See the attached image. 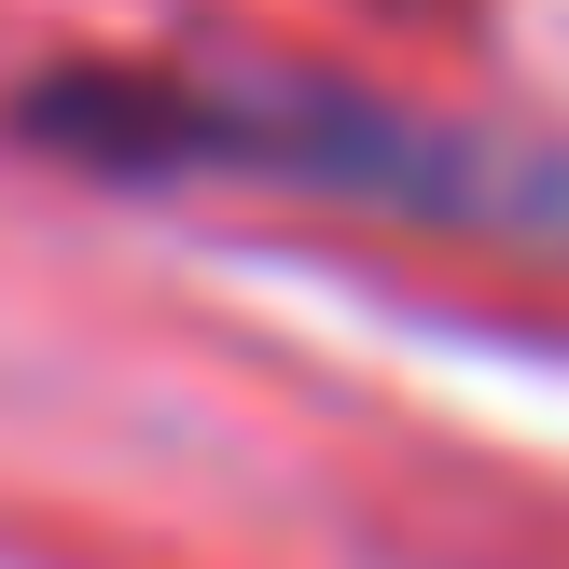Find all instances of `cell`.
Instances as JSON below:
<instances>
[{"mask_svg":"<svg viewBox=\"0 0 569 569\" xmlns=\"http://www.w3.org/2000/svg\"><path fill=\"white\" fill-rule=\"evenodd\" d=\"M98 181H292L403 222H472V237H569V167L528 139L445 126V111L361 98L320 70H56L14 111Z\"/></svg>","mask_w":569,"mask_h":569,"instance_id":"1","label":"cell"}]
</instances>
